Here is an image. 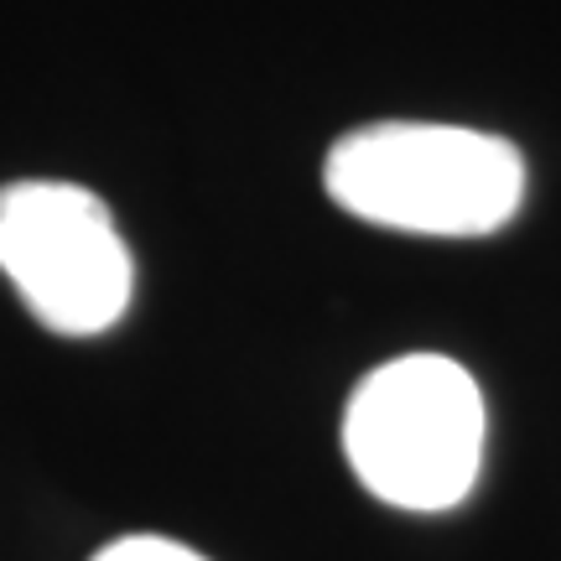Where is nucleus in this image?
I'll list each match as a JSON object with an SVG mask.
<instances>
[{"label":"nucleus","instance_id":"1","mask_svg":"<svg viewBox=\"0 0 561 561\" xmlns=\"http://www.w3.org/2000/svg\"><path fill=\"white\" fill-rule=\"evenodd\" d=\"M322 187L364 224L479 240L520 214L525 157L504 136L468 125L380 121L333 140Z\"/></svg>","mask_w":561,"mask_h":561},{"label":"nucleus","instance_id":"2","mask_svg":"<svg viewBox=\"0 0 561 561\" xmlns=\"http://www.w3.org/2000/svg\"><path fill=\"white\" fill-rule=\"evenodd\" d=\"M483 426V390L458 359L405 354L354 385L343 458L380 504L442 515L479 483Z\"/></svg>","mask_w":561,"mask_h":561},{"label":"nucleus","instance_id":"3","mask_svg":"<svg viewBox=\"0 0 561 561\" xmlns=\"http://www.w3.org/2000/svg\"><path fill=\"white\" fill-rule=\"evenodd\" d=\"M0 271L26 312L62 339L110 333L136 291V261L110 203L53 178L0 187Z\"/></svg>","mask_w":561,"mask_h":561},{"label":"nucleus","instance_id":"4","mask_svg":"<svg viewBox=\"0 0 561 561\" xmlns=\"http://www.w3.org/2000/svg\"><path fill=\"white\" fill-rule=\"evenodd\" d=\"M89 561H208L193 546L167 541V536H121V541L100 546Z\"/></svg>","mask_w":561,"mask_h":561}]
</instances>
